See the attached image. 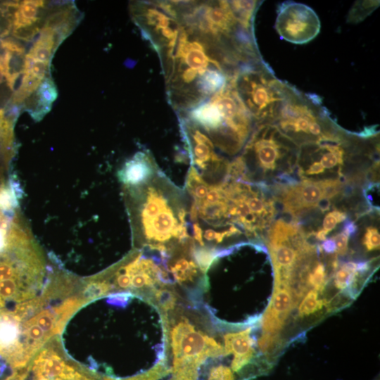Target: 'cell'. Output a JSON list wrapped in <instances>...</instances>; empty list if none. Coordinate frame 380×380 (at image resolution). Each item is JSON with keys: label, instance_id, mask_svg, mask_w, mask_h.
I'll return each instance as SVG.
<instances>
[{"label": "cell", "instance_id": "obj_19", "mask_svg": "<svg viewBox=\"0 0 380 380\" xmlns=\"http://www.w3.org/2000/svg\"><path fill=\"white\" fill-rule=\"evenodd\" d=\"M346 217V212L334 208L333 210L327 213L322 221V228L320 229L328 234L336 227L337 224L344 222Z\"/></svg>", "mask_w": 380, "mask_h": 380}, {"label": "cell", "instance_id": "obj_16", "mask_svg": "<svg viewBox=\"0 0 380 380\" xmlns=\"http://www.w3.org/2000/svg\"><path fill=\"white\" fill-rule=\"evenodd\" d=\"M170 372V370L166 365L165 360H163L142 373L125 378L105 376V380H161L162 378L168 375Z\"/></svg>", "mask_w": 380, "mask_h": 380}, {"label": "cell", "instance_id": "obj_11", "mask_svg": "<svg viewBox=\"0 0 380 380\" xmlns=\"http://www.w3.org/2000/svg\"><path fill=\"white\" fill-rule=\"evenodd\" d=\"M25 56L13 53L0 46V109L11 103L15 83L23 72L24 62L20 63V61Z\"/></svg>", "mask_w": 380, "mask_h": 380}, {"label": "cell", "instance_id": "obj_4", "mask_svg": "<svg viewBox=\"0 0 380 380\" xmlns=\"http://www.w3.org/2000/svg\"><path fill=\"white\" fill-rule=\"evenodd\" d=\"M163 315L172 355L170 380H198L199 369L207 359L226 355L214 338L196 329L186 317L170 319Z\"/></svg>", "mask_w": 380, "mask_h": 380}, {"label": "cell", "instance_id": "obj_14", "mask_svg": "<svg viewBox=\"0 0 380 380\" xmlns=\"http://www.w3.org/2000/svg\"><path fill=\"white\" fill-rule=\"evenodd\" d=\"M57 94L53 80L50 77H47L32 96L25 101V107L34 120H39L49 111Z\"/></svg>", "mask_w": 380, "mask_h": 380}, {"label": "cell", "instance_id": "obj_24", "mask_svg": "<svg viewBox=\"0 0 380 380\" xmlns=\"http://www.w3.org/2000/svg\"><path fill=\"white\" fill-rule=\"evenodd\" d=\"M343 230L350 236L355 233L357 227L353 221H348L343 226Z\"/></svg>", "mask_w": 380, "mask_h": 380}, {"label": "cell", "instance_id": "obj_7", "mask_svg": "<svg viewBox=\"0 0 380 380\" xmlns=\"http://www.w3.org/2000/svg\"><path fill=\"white\" fill-rule=\"evenodd\" d=\"M265 238L274 284L291 286L300 268L317 248L308 241V236L297 222H287L284 218L272 222Z\"/></svg>", "mask_w": 380, "mask_h": 380}, {"label": "cell", "instance_id": "obj_21", "mask_svg": "<svg viewBox=\"0 0 380 380\" xmlns=\"http://www.w3.org/2000/svg\"><path fill=\"white\" fill-rule=\"evenodd\" d=\"M207 380H235L231 368L220 365L211 368Z\"/></svg>", "mask_w": 380, "mask_h": 380}, {"label": "cell", "instance_id": "obj_1", "mask_svg": "<svg viewBox=\"0 0 380 380\" xmlns=\"http://www.w3.org/2000/svg\"><path fill=\"white\" fill-rule=\"evenodd\" d=\"M71 360L92 371L101 357L151 351L165 359L163 315L148 298L114 292L81 304L58 336Z\"/></svg>", "mask_w": 380, "mask_h": 380}, {"label": "cell", "instance_id": "obj_15", "mask_svg": "<svg viewBox=\"0 0 380 380\" xmlns=\"http://www.w3.org/2000/svg\"><path fill=\"white\" fill-rule=\"evenodd\" d=\"M359 273L357 262L343 263L334 274L335 286L341 290L348 289L355 284Z\"/></svg>", "mask_w": 380, "mask_h": 380}, {"label": "cell", "instance_id": "obj_9", "mask_svg": "<svg viewBox=\"0 0 380 380\" xmlns=\"http://www.w3.org/2000/svg\"><path fill=\"white\" fill-rule=\"evenodd\" d=\"M320 21L316 13L300 3L286 2L278 11L275 28L283 39L293 44H305L320 31Z\"/></svg>", "mask_w": 380, "mask_h": 380}, {"label": "cell", "instance_id": "obj_20", "mask_svg": "<svg viewBox=\"0 0 380 380\" xmlns=\"http://www.w3.org/2000/svg\"><path fill=\"white\" fill-rule=\"evenodd\" d=\"M362 243L367 251H372L379 248L380 234L376 227L369 226L366 228L362 239Z\"/></svg>", "mask_w": 380, "mask_h": 380}, {"label": "cell", "instance_id": "obj_23", "mask_svg": "<svg viewBox=\"0 0 380 380\" xmlns=\"http://www.w3.org/2000/svg\"><path fill=\"white\" fill-rule=\"evenodd\" d=\"M322 251L327 253H333L336 251V244L331 238L326 239L320 246Z\"/></svg>", "mask_w": 380, "mask_h": 380}, {"label": "cell", "instance_id": "obj_10", "mask_svg": "<svg viewBox=\"0 0 380 380\" xmlns=\"http://www.w3.org/2000/svg\"><path fill=\"white\" fill-rule=\"evenodd\" d=\"M299 297L293 286L274 284L270 302L262 319V335L279 337V331Z\"/></svg>", "mask_w": 380, "mask_h": 380}, {"label": "cell", "instance_id": "obj_25", "mask_svg": "<svg viewBox=\"0 0 380 380\" xmlns=\"http://www.w3.org/2000/svg\"><path fill=\"white\" fill-rule=\"evenodd\" d=\"M5 370V366L0 365V380L1 379L2 374Z\"/></svg>", "mask_w": 380, "mask_h": 380}, {"label": "cell", "instance_id": "obj_6", "mask_svg": "<svg viewBox=\"0 0 380 380\" xmlns=\"http://www.w3.org/2000/svg\"><path fill=\"white\" fill-rule=\"evenodd\" d=\"M319 99L289 84L274 125L298 146L336 131L341 126L331 118Z\"/></svg>", "mask_w": 380, "mask_h": 380}, {"label": "cell", "instance_id": "obj_22", "mask_svg": "<svg viewBox=\"0 0 380 380\" xmlns=\"http://www.w3.org/2000/svg\"><path fill=\"white\" fill-rule=\"evenodd\" d=\"M349 237L350 236L343 229L331 237L336 244L335 253L336 254L343 255L347 253Z\"/></svg>", "mask_w": 380, "mask_h": 380}, {"label": "cell", "instance_id": "obj_13", "mask_svg": "<svg viewBox=\"0 0 380 380\" xmlns=\"http://www.w3.org/2000/svg\"><path fill=\"white\" fill-rule=\"evenodd\" d=\"M157 168L152 157L139 152L127 161L120 170L119 179L123 185H133L148 178Z\"/></svg>", "mask_w": 380, "mask_h": 380}, {"label": "cell", "instance_id": "obj_3", "mask_svg": "<svg viewBox=\"0 0 380 380\" xmlns=\"http://www.w3.org/2000/svg\"><path fill=\"white\" fill-rule=\"evenodd\" d=\"M298 149L275 125H256L239 156L241 177L268 187L270 182L273 186L294 182Z\"/></svg>", "mask_w": 380, "mask_h": 380}, {"label": "cell", "instance_id": "obj_8", "mask_svg": "<svg viewBox=\"0 0 380 380\" xmlns=\"http://www.w3.org/2000/svg\"><path fill=\"white\" fill-rule=\"evenodd\" d=\"M274 187L277 189L274 198L279 201L283 211L296 219L317 208L322 212L328 210L331 201L342 193L343 182L338 179H302Z\"/></svg>", "mask_w": 380, "mask_h": 380}, {"label": "cell", "instance_id": "obj_5", "mask_svg": "<svg viewBox=\"0 0 380 380\" xmlns=\"http://www.w3.org/2000/svg\"><path fill=\"white\" fill-rule=\"evenodd\" d=\"M232 82L255 125L275 122L288 83L278 80L264 61L242 66Z\"/></svg>", "mask_w": 380, "mask_h": 380}, {"label": "cell", "instance_id": "obj_12", "mask_svg": "<svg viewBox=\"0 0 380 380\" xmlns=\"http://www.w3.org/2000/svg\"><path fill=\"white\" fill-rule=\"evenodd\" d=\"M251 328L229 333L224 335V351L227 355L233 354L231 369L237 372L248 365L254 355V339L251 337Z\"/></svg>", "mask_w": 380, "mask_h": 380}, {"label": "cell", "instance_id": "obj_2", "mask_svg": "<svg viewBox=\"0 0 380 380\" xmlns=\"http://www.w3.org/2000/svg\"><path fill=\"white\" fill-rule=\"evenodd\" d=\"M134 248L167 253L185 243L187 197L157 167L145 180L123 185Z\"/></svg>", "mask_w": 380, "mask_h": 380}, {"label": "cell", "instance_id": "obj_18", "mask_svg": "<svg viewBox=\"0 0 380 380\" xmlns=\"http://www.w3.org/2000/svg\"><path fill=\"white\" fill-rule=\"evenodd\" d=\"M324 305H327V301L319 299L318 292L311 289L300 302L298 306V315L300 317L311 315L321 310Z\"/></svg>", "mask_w": 380, "mask_h": 380}, {"label": "cell", "instance_id": "obj_17", "mask_svg": "<svg viewBox=\"0 0 380 380\" xmlns=\"http://www.w3.org/2000/svg\"><path fill=\"white\" fill-rule=\"evenodd\" d=\"M379 6V1H357L350 8L347 21L357 23L364 20Z\"/></svg>", "mask_w": 380, "mask_h": 380}]
</instances>
